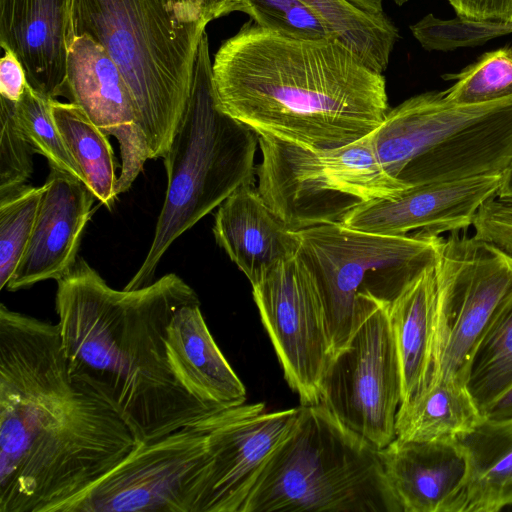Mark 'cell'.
Listing matches in <instances>:
<instances>
[{
  "instance_id": "cell-40",
  "label": "cell",
  "mask_w": 512,
  "mask_h": 512,
  "mask_svg": "<svg viewBox=\"0 0 512 512\" xmlns=\"http://www.w3.org/2000/svg\"><path fill=\"white\" fill-rule=\"evenodd\" d=\"M497 195L512 197V162L502 174V182Z\"/></svg>"
},
{
  "instance_id": "cell-39",
  "label": "cell",
  "mask_w": 512,
  "mask_h": 512,
  "mask_svg": "<svg viewBox=\"0 0 512 512\" xmlns=\"http://www.w3.org/2000/svg\"><path fill=\"white\" fill-rule=\"evenodd\" d=\"M206 19L210 22L231 13L236 0H199Z\"/></svg>"
},
{
  "instance_id": "cell-35",
  "label": "cell",
  "mask_w": 512,
  "mask_h": 512,
  "mask_svg": "<svg viewBox=\"0 0 512 512\" xmlns=\"http://www.w3.org/2000/svg\"><path fill=\"white\" fill-rule=\"evenodd\" d=\"M474 236L493 244L512 257V197L494 196L478 210Z\"/></svg>"
},
{
  "instance_id": "cell-7",
  "label": "cell",
  "mask_w": 512,
  "mask_h": 512,
  "mask_svg": "<svg viewBox=\"0 0 512 512\" xmlns=\"http://www.w3.org/2000/svg\"><path fill=\"white\" fill-rule=\"evenodd\" d=\"M297 256L319 294L333 354L380 306L436 262L442 236L381 235L323 224L296 232Z\"/></svg>"
},
{
  "instance_id": "cell-17",
  "label": "cell",
  "mask_w": 512,
  "mask_h": 512,
  "mask_svg": "<svg viewBox=\"0 0 512 512\" xmlns=\"http://www.w3.org/2000/svg\"><path fill=\"white\" fill-rule=\"evenodd\" d=\"M69 0H0V45L22 65L27 82L51 98H68Z\"/></svg>"
},
{
  "instance_id": "cell-27",
  "label": "cell",
  "mask_w": 512,
  "mask_h": 512,
  "mask_svg": "<svg viewBox=\"0 0 512 512\" xmlns=\"http://www.w3.org/2000/svg\"><path fill=\"white\" fill-rule=\"evenodd\" d=\"M51 112L62 138L77 163L85 184L111 209L117 197L115 158L106 135L75 103L51 99Z\"/></svg>"
},
{
  "instance_id": "cell-4",
  "label": "cell",
  "mask_w": 512,
  "mask_h": 512,
  "mask_svg": "<svg viewBox=\"0 0 512 512\" xmlns=\"http://www.w3.org/2000/svg\"><path fill=\"white\" fill-rule=\"evenodd\" d=\"M208 23L199 0H69L67 38L88 35L117 64L150 159L172 142Z\"/></svg>"
},
{
  "instance_id": "cell-3",
  "label": "cell",
  "mask_w": 512,
  "mask_h": 512,
  "mask_svg": "<svg viewBox=\"0 0 512 512\" xmlns=\"http://www.w3.org/2000/svg\"><path fill=\"white\" fill-rule=\"evenodd\" d=\"M212 78L224 112L259 137L311 150L361 139L389 111L383 74L338 40L292 38L252 20L221 44Z\"/></svg>"
},
{
  "instance_id": "cell-1",
  "label": "cell",
  "mask_w": 512,
  "mask_h": 512,
  "mask_svg": "<svg viewBox=\"0 0 512 512\" xmlns=\"http://www.w3.org/2000/svg\"><path fill=\"white\" fill-rule=\"evenodd\" d=\"M139 444L70 378L58 324L0 306V512H66Z\"/></svg>"
},
{
  "instance_id": "cell-10",
  "label": "cell",
  "mask_w": 512,
  "mask_h": 512,
  "mask_svg": "<svg viewBox=\"0 0 512 512\" xmlns=\"http://www.w3.org/2000/svg\"><path fill=\"white\" fill-rule=\"evenodd\" d=\"M207 434L193 425L142 442L66 512H200Z\"/></svg>"
},
{
  "instance_id": "cell-29",
  "label": "cell",
  "mask_w": 512,
  "mask_h": 512,
  "mask_svg": "<svg viewBox=\"0 0 512 512\" xmlns=\"http://www.w3.org/2000/svg\"><path fill=\"white\" fill-rule=\"evenodd\" d=\"M50 102L51 98L27 84L20 100L13 105L15 123L34 153L44 156L50 167L60 169L85 183L55 123Z\"/></svg>"
},
{
  "instance_id": "cell-9",
  "label": "cell",
  "mask_w": 512,
  "mask_h": 512,
  "mask_svg": "<svg viewBox=\"0 0 512 512\" xmlns=\"http://www.w3.org/2000/svg\"><path fill=\"white\" fill-rule=\"evenodd\" d=\"M435 267L430 381L450 379L466 385L476 347L512 294V257L474 235L452 232L443 237Z\"/></svg>"
},
{
  "instance_id": "cell-18",
  "label": "cell",
  "mask_w": 512,
  "mask_h": 512,
  "mask_svg": "<svg viewBox=\"0 0 512 512\" xmlns=\"http://www.w3.org/2000/svg\"><path fill=\"white\" fill-rule=\"evenodd\" d=\"M380 455L403 512H459L469 467L458 441L395 438Z\"/></svg>"
},
{
  "instance_id": "cell-6",
  "label": "cell",
  "mask_w": 512,
  "mask_h": 512,
  "mask_svg": "<svg viewBox=\"0 0 512 512\" xmlns=\"http://www.w3.org/2000/svg\"><path fill=\"white\" fill-rule=\"evenodd\" d=\"M403 512L380 449L321 402L300 405L242 512Z\"/></svg>"
},
{
  "instance_id": "cell-30",
  "label": "cell",
  "mask_w": 512,
  "mask_h": 512,
  "mask_svg": "<svg viewBox=\"0 0 512 512\" xmlns=\"http://www.w3.org/2000/svg\"><path fill=\"white\" fill-rule=\"evenodd\" d=\"M44 185H24L0 198V289H5L30 242Z\"/></svg>"
},
{
  "instance_id": "cell-2",
  "label": "cell",
  "mask_w": 512,
  "mask_h": 512,
  "mask_svg": "<svg viewBox=\"0 0 512 512\" xmlns=\"http://www.w3.org/2000/svg\"><path fill=\"white\" fill-rule=\"evenodd\" d=\"M194 303H200L198 295L175 273L116 290L77 258L57 280L55 307L69 376L111 405L138 443L222 410L190 394L168 361L167 327L180 307Z\"/></svg>"
},
{
  "instance_id": "cell-23",
  "label": "cell",
  "mask_w": 512,
  "mask_h": 512,
  "mask_svg": "<svg viewBox=\"0 0 512 512\" xmlns=\"http://www.w3.org/2000/svg\"><path fill=\"white\" fill-rule=\"evenodd\" d=\"M435 263L413 279L388 306L401 371V404L417 396L431 378L437 292Z\"/></svg>"
},
{
  "instance_id": "cell-12",
  "label": "cell",
  "mask_w": 512,
  "mask_h": 512,
  "mask_svg": "<svg viewBox=\"0 0 512 512\" xmlns=\"http://www.w3.org/2000/svg\"><path fill=\"white\" fill-rule=\"evenodd\" d=\"M252 293L289 387L302 405L319 403L333 348L324 309L306 266L295 255L253 285Z\"/></svg>"
},
{
  "instance_id": "cell-41",
  "label": "cell",
  "mask_w": 512,
  "mask_h": 512,
  "mask_svg": "<svg viewBox=\"0 0 512 512\" xmlns=\"http://www.w3.org/2000/svg\"><path fill=\"white\" fill-rule=\"evenodd\" d=\"M394 3H396L397 5L401 6L403 5L404 3H406L408 0H392Z\"/></svg>"
},
{
  "instance_id": "cell-26",
  "label": "cell",
  "mask_w": 512,
  "mask_h": 512,
  "mask_svg": "<svg viewBox=\"0 0 512 512\" xmlns=\"http://www.w3.org/2000/svg\"><path fill=\"white\" fill-rule=\"evenodd\" d=\"M327 25L336 39L366 65L383 74L399 38L382 0H300Z\"/></svg>"
},
{
  "instance_id": "cell-8",
  "label": "cell",
  "mask_w": 512,
  "mask_h": 512,
  "mask_svg": "<svg viewBox=\"0 0 512 512\" xmlns=\"http://www.w3.org/2000/svg\"><path fill=\"white\" fill-rule=\"evenodd\" d=\"M370 134L326 150L259 137V194L295 232L342 223L362 204L397 196L409 187L384 169Z\"/></svg>"
},
{
  "instance_id": "cell-38",
  "label": "cell",
  "mask_w": 512,
  "mask_h": 512,
  "mask_svg": "<svg viewBox=\"0 0 512 512\" xmlns=\"http://www.w3.org/2000/svg\"><path fill=\"white\" fill-rule=\"evenodd\" d=\"M482 414L491 420L512 419V385L489 404Z\"/></svg>"
},
{
  "instance_id": "cell-33",
  "label": "cell",
  "mask_w": 512,
  "mask_h": 512,
  "mask_svg": "<svg viewBox=\"0 0 512 512\" xmlns=\"http://www.w3.org/2000/svg\"><path fill=\"white\" fill-rule=\"evenodd\" d=\"M420 45L428 51H452L462 47H474L509 33L511 23L473 21L456 17L443 20L427 14L410 26Z\"/></svg>"
},
{
  "instance_id": "cell-28",
  "label": "cell",
  "mask_w": 512,
  "mask_h": 512,
  "mask_svg": "<svg viewBox=\"0 0 512 512\" xmlns=\"http://www.w3.org/2000/svg\"><path fill=\"white\" fill-rule=\"evenodd\" d=\"M511 385L512 294L476 347L466 378V387L481 412Z\"/></svg>"
},
{
  "instance_id": "cell-31",
  "label": "cell",
  "mask_w": 512,
  "mask_h": 512,
  "mask_svg": "<svg viewBox=\"0 0 512 512\" xmlns=\"http://www.w3.org/2000/svg\"><path fill=\"white\" fill-rule=\"evenodd\" d=\"M442 77L455 81L443 91L452 103H485L512 95V47L486 52L459 73Z\"/></svg>"
},
{
  "instance_id": "cell-25",
  "label": "cell",
  "mask_w": 512,
  "mask_h": 512,
  "mask_svg": "<svg viewBox=\"0 0 512 512\" xmlns=\"http://www.w3.org/2000/svg\"><path fill=\"white\" fill-rule=\"evenodd\" d=\"M483 418L465 384L450 379L433 380L412 400L400 405L396 439L458 441Z\"/></svg>"
},
{
  "instance_id": "cell-34",
  "label": "cell",
  "mask_w": 512,
  "mask_h": 512,
  "mask_svg": "<svg viewBox=\"0 0 512 512\" xmlns=\"http://www.w3.org/2000/svg\"><path fill=\"white\" fill-rule=\"evenodd\" d=\"M14 103L0 97V198L26 185L34 153L13 117Z\"/></svg>"
},
{
  "instance_id": "cell-22",
  "label": "cell",
  "mask_w": 512,
  "mask_h": 512,
  "mask_svg": "<svg viewBox=\"0 0 512 512\" xmlns=\"http://www.w3.org/2000/svg\"><path fill=\"white\" fill-rule=\"evenodd\" d=\"M165 344L172 370L190 394L222 409L245 404L246 388L215 342L200 303L174 313Z\"/></svg>"
},
{
  "instance_id": "cell-19",
  "label": "cell",
  "mask_w": 512,
  "mask_h": 512,
  "mask_svg": "<svg viewBox=\"0 0 512 512\" xmlns=\"http://www.w3.org/2000/svg\"><path fill=\"white\" fill-rule=\"evenodd\" d=\"M510 96L476 104L452 103L443 91L412 96L389 109L370 134L377 156L396 178L412 159L494 112Z\"/></svg>"
},
{
  "instance_id": "cell-11",
  "label": "cell",
  "mask_w": 512,
  "mask_h": 512,
  "mask_svg": "<svg viewBox=\"0 0 512 512\" xmlns=\"http://www.w3.org/2000/svg\"><path fill=\"white\" fill-rule=\"evenodd\" d=\"M388 306L376 309L333 354L320 402L347 427L382 449L396 438L402 379Z\"/></svg>"
},
{
  "instance_id": "cell-21",
  "label": "cell",
  "mask_w": 512,
  "mask_h": 512,
  "mask_svg": "<svg viewBox=\"0 0 512 512\" xmlns=\"http://www.w3.org/2000/svg\"><path fill=\"white\" fill-rule=\"evenodd\" d=\"M512 162V95L497 110L408 162L396 179L413 187L503 174Z\"/></svg>"
},
{
  "instance_id": "cell-14",
  "label": "cell",
  "mask_w": 512,
  "mask_h": 512,
  "mask_svg": "<svg viewBox=\"0 0 512 512\" xmlns=\"http://www.w3.org/2000/svg\"><path fill=\"white\" fill-rule=\"evenodd\" d=\"M68 99L78 105L121 153L117 195L129 190L150 159L130 89L108 52L88 35L67 38Z\"/></svg>"
},
{
  "instance_id": "cell-16",
  "label": "cell",
  "mask_w": 512,
  "mask_h": 512,
  "mask_svg": "<svg viewBox=\"0 0 512 512\" xmlns=\"http://www.w3.org/2000/svg\"><path fill=\"white\" fill-rule=\"evenodd\" d=\"M33 233L5 289L15 292L34 284L59 280L77 260L82 234L96 199L87 185L50 167Z\"/></svg>"
},
{
  "instance_id": "cell-24",
  "label": "cell",
  "mask_w": 512,
  "mask_h": 512,
  "mask_svg": "<svg viewBox=\"0 0 512 512\" xmlns=\"http://www.w3.org/2000/svg\"><path fill=\"white\" fill-rule=\"evenodd\" d=\"M458 442L469 467L459 512H495L512 505V419L483 418Z\"/></svg>"
},
{
  "instance_id": "cell-20",
  "label": "cell",
  "mask_w": 512,
  "mask_h": 512,
  "mask_svg": "<svg viewBox=\"0 0 512 512\" xmlns=\"http://www.w3.org/2000/svg\"><path fill=\"white\" fill-rule=\"evenodd\" d=\"M213 234L251 286L294 257L299 247L297 233L272 211L254 183L240 187L220 204Z\"/></svg>"
},
{
  "instance_id": "cell-32",
  "label": "cell",
  "mask_w": 512,
  "mask_h": 512,
  "mask_svg": "<svg viewBox=\"0 0 512 512\" xmlns=\"http://www.w3.org/2000/svg\"><path fill=\"white\" fill-rule=\"evenodd\" d=\"M235 11L249 15L258 26L284 36L336 39L324 21L300 0H236L231 13Z\"/></svg>"
},
{
  "instance_id": "cell-37",
  "label": "cell",
  "mask_w": 512,
  "mask_h": 512,
  "mask_svg": "<svg viewBox=\"0 0 512 512\" xmlns=\"http://www.w3.org/2000/svg\"><path fill=\"white\" fill-rule=\"evenodd\" d=\"M0 61V97L17 103L28 84L25 71L9 50H3Z\"/></svg>"
},
{
  "instance_id": "cell-15",
  "label": "cell",
  "mask_w": 512,
  "mask_h": 512,
  "mask_svg": "<svg viewBox=\"0 0 512 512\" xmlns=\"http://www.w3.org/2000/svg\"><path fill=\"white\" fill-rule=\"evenodd\" d=\"M501 182L502 174H497L413 186L393 198L360 205L342 224L392 236L459 232L472 226L479 208L498 194Z\"/></svg>"
},
{
  "instance_id": "cell-13",
  "label": "cell",
  "mask_w": 512,
  "mask_h": 512,
  "mask_svg": "<svg viewBox=\"0 0 512 512\" xmlns=\"http://www.w3.org/2000/svg\"><path fill=\"white\" fill-rule=\"evenodd\" d=\"M264 403L222 409L195 425L207 434L209 465L200 512H242L270 456L300 406L267 412Z\"/></svg>"
},
{
  "instance_id": "cell-36",
  "label": "cell",
  "mask_w": 512,
  "mask_h": 512,
  "mask_svg": "<svg viewBox=\"0 0 512 512\" xmlns=\"http://www.w3.org/2000/svg\"><path fill=\"white\" fill-rule=\"evenodd\" d=\"M457 17L473 21L512 22V0H448Z\"/></svg>"
},
{
  "instance_id": "cell-5",
  "label": "cell",
  "mask_w": 512,
  "mask_h": 512,
  "mask_svg": "<svg viewBox=\"0 0 512 512\" xmlns=\"http://www.w3.org/2000/svg\"><path fill=\"white\" fill-rule=\"evenodd\" d=\"M258 144L259 136L217 103L205 32L186 108L163 157L167 188L154 236L142 264L124 289L152 283L160 260L176 239L237 189L254 183Z\"/></svg>"
}]
</instances>
